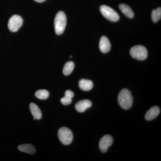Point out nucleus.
<instances>
[{
	"instance_id": "nucleus-9",
	"label": "nucleus",
	"mask_w": 161,
	"mask_h": 161,
	"mask_svg": "<svg viewBox=\"0 0 161 161\" xmlns=\"http://www.w3.org/2000/svg\"><path fill=\"white\" fill-rule=\"evenodd\" d=\"M92 103L91 101L88 99L80 100L75 105V109L79 112H85L88 108L92 106Z\"/></svg>"
},
{
	"instance_id": "nucleus-15",
	"label": "nucleus",
	"mask_w": 161,
	"mask_h": 161,
	"mask_svg": "<svg viewBox=\"0 0 161 161\" xmlns=\"http://www.w3.org/2000/svg\"><path fill=\"white\" fill-rule=\"evenodd\" d=\"M119 8L122 12L126 16L130 19H132L134 17V13L132 9L130 6L125 4H121L119 5Z\"/></svg>"
},
{
	"instance_id": "nucleus-3",
	"label": "nucleus",
	"mask_w": 161,
	"mask_h": 161,
	"mask_svg": "<svg viewBox=\"0 0 161 161\" xmlns=\"http://www.w3.org/2000/svg\"><path fill=\"white\" fill-rule=\"evenodd\" d=\"M130 53L132 58L140 60H145L148 56L147 48L142 45L133 46L130 50Z\"/></svg>"
},
{
	"instance_id": "nucleus-8",
	"label": "nucleus",
	"mask_w": 161,
	"mask_h": 161,
	"mask_svg": "<svg viewBox=\"0 0 161 161\" xmlns=\"http://www.w3.org/2000/svg\"><path fill=\"white\" fill-rule=\"evenodd\" d=\"M111 43L108 39L105 36L102 37L99 45L101 52L104 53H108L111 49Z\"/></svg>"
},
{
	"instance_id": "nucleus-11",
	"label": "nucleus",
	"mask_w": 161,
	"mask_h": 161,
	"mask_svg": "<svg viewBox=\"0 0 161 161\" xmlns=\"http://www.w3.org/2000/svg\"><path fill=\"white\" fill-rule=\"evenodd\" d=\"M30 109L32 115L33 116L34 120L40 119L42 117V113L39 107L34 103H31L30 105Z\"/></svg>"
},
{
	"instance_id": "nucleus-16",
	"label": "nucleus",
	"mask_w": 161,
	"mask_h": 161,
	"mask_svg": "<svg viewBox=\"0 0 161 161\" xmlns=\"http://www.w3.org/2000/svg\"><path fill=\"white\" fill-rule=\"evenodd\" d=\"M75 68V64L72 61H69L67 62L64 67L63 73L64 75L65 76H68L71 74L74 70Z\"/></svg>"
},
{
	"instance_id": "nucleus-6",
	"label": "nucleus",
	"mask_w": 161,
	"mask_h": 161,
	"mask_svg": "<svg viewBox=\"0 0 161 161\" xmlns=\"http://www.w3.org/2000/svg\"><path fill=\"white\" fill-rule=\"evenodd\" d=\"M23 19L19 15H14L12 16L8 22V27L9 30L15 32L19 29L23 25Z\"/></svg>"
},
{
	"instance_id": "nucleus-19",
	"label": "nucleus",
	"mask_w": 161,
	"mask_h": 161,
	"mask_svg": "<svg viewBox=\"0 0 161 161\" xmlns=\"http://www.w3.org/2000/svg\"><path fill=\"white\" fill-rule=\"evenodd\" d=\"M34 1H36V2H38V3H43V2H44L45 0H34Z\"/></svg>"
},
{
	"instance_id": "nucleus-14",
	"label": "nucleus",
	"mask_w": 161,
	"mask_h": 161,
	"mask_svg": "<svg viewBox=\"0 0 161 161\" xmlns=\"http://www.w3.org/2000/svg\"><path fill=\"white\" fill-rule=\"evenodd\" d=\"M18 150L21 152L26 153L29 154H34L36 152L34 147L31 144H23L20 145L18 147Z\"/></svg>"
},
{
	"instance_id": "nucleus-10",
	"label": "nucleus",
	"mask_w": 161,
	"mask_h": 161,
	"mask_svg": "<svg viewBox=\"0 0 161 161\" xmlns=\"http://www.w3.org/2000/svg\"><path fill=\"white\" fill-rule=\"evenodd\" d=\"M160 110L157 106H153L147 111L145 115V118L147 120H152L156 118L159 114Z\"/></svg>"
},
{
	"instance_id": "nucleus-18",
	"label": "nucleus",
	"mask_w": 161,
	"mask_h": 161,
	"mask_svg": "<svg viewBox=\"0 0 161 161\" xmlns=\"http://www.w3.org/2000/svg\"><path fill=\"white\" fill-rule=\"evenodd\" d=\"M152 20L154 23H157L161 18V9L158 7L156 9H154L152 12Z\"/></svg>"
},
{
	"instance_id": "nucleus-13",
	"label": "nucleus",
	"mask_w": 161,
	"mask_h": 161,
	"mask_svg": "<svg viewBox=\"0 0 161 161\" xmlns=\"http://www.w3.org/2000/svg\"><path fill=\"white\" fill-rule=\"evenodd\" d=\"M74 96V92L70 90H67L65 92V95L60 99V102L64 105L67 106L71 103L72 98Z\"/></svg>"
},
{
	"instance_id": "nucleus-4",
	"label": "nucleus",
	"mask_w": 161,
	"mask_h": 161,
	"mask_svg": "<svg viewBox=\"0 0 161 161\" xmlns=\"http://www.w3.org/2000/svg\"><path fill=\"white\" fill-rule=\"evenodd\" d=\"M58 136L60 142L64 145H69L73 141V133L66 127H62L59 129Z\"/></svg>"
},
{
	"instance_id": "nucleus-17",
	"label": "nucleus",
	"mask_w": 161,
	"mask_h": 161,
	"mask_svg": "<svg viewBox=\"0 0 161 161\" xmlns=\"http://www.w3.org/2000/svg\"><path fill=\"white\" fill-rule=\"evenodd\" d=\"M49 93L48 91L45 90H40L35 93V96L39 99H46L49 97Z\"/></svg>"
},
{
	"instance_id": "nucleus-12",
	"label": "nucleus",
	"mask_w": 161,
	"mask_h": 161,
	"mask_svg": "<svg viewBox=\"0 0 161 161\" xmlns=\"http://www.w3.org/2000/svg\"><path fill=\"white\" fill-rule=\"evenodd\" d=\"M79 88L84 91H89L93 87V83L92 80L87 79H81L79 82Z\"/></svg>"
},
{
	"instance_id": "nucleus-1",
	"label": "nucleus",
	"mask_w": 161,
	"mask_h": 161,
	"mask_svg": "<svg viewBox=\"0 0 161 161\" xmlns=\"http://www.w3.org/2000/svg\"><path fill=\"white\" fill-rule=\"evenodd\" d=\"M118 103L124 109H129L132 107L133 99L129 90L124 89L119 93L118 97Z\"/></svg>"
},
{
	"instance_id": "nucleus-5",
	"label": "nucleus",
	"mask_w": 161,
	"mask_h": 161,
	"mask_svg": "<svg viewBox=\"0 0 161 161\" xmlns=\"http://www.w3.org/2000/svg\"><path fill=\"white\" fill-rule=\"evenodd\" d=\"M100 10L103 15L107 19L114 22L119 20V16L118 13L109 6L102 5L100 6Z\"/></svg>"
},
{
	"instance_id": "nucleus-7",
	"label": "nucleus",
	"mask_w": 161,
	"mask_h": 161,
	"mask_svg": "<svg viewBox=\"0 0 161 161\" xmlns=\"http://www.w3.org/2000/svg\"><path fill=\"white\" fill-rule=\"evenodd\" d=\"M113 143V139L109 135H105L100 140L99 147L102 152H106L109 147L112 146Z\"/></svg>"
},
{
	"instance_id": "nucleus-2",
	"label": "nucleus",
	"mask_w": 161,
	"mask_h": 161,
	"mask_svg": "<svg viewBox=\"0 0 161 161\" xmlns=\"http://www.w3.org/2000/svg\"><path fill=\"white\" fill-rule=\"evenodd\" d=\"M67 19L63 11L58 12L54 19V28L56 33L60 35L63 33L66 27Z\"/></svg>"
}]
</instances>
